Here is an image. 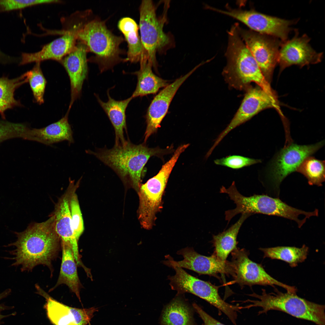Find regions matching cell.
<instances>
[{
	"label": "cell",
	"instance_id": "cell-11",
	"mask_svg": "<svg viewBox=\"0 0 325 325\" xmlns=\"http://www.w3.org/2000/svg\"><path fill=\"white\" fill-rule=\"evenodd\" d=\"M246 90L240 107L229 124L215 140L210 148L211 150L213 151L230 132L265 109L274 108L282 117L283 116L277 97L271 95L258 86H251Z\"/></svg>",
	"mask_w": 325,
	"mask_h": 325
},
{
	"label": "cell",
	"instance_id": "cell-20",
	"mask_svg": "<svg viewBox=\"0 0 325 325\" xmlns=\"http://www.w3.org/2000/svg\"><path fill=\"white\" fill-rule=\"evenodd\" d=\"M78 27L66 31L62 36L45 45L38 52L22 53L19 64L40 63L48 60L60 61L75 47Z\"/></svg>",
	"mask_w": 325,
	"mask_h": 325
},
{
	"label": "cell",
	"instance_id": "cell-4",
	"mask_svg": "<svg viewBox=\"0 0 325 325\" xmlns=\"http://www.w3.org/2000/svg\"><path fill=\"white\" fill-rule=\"evenodd\" d=\"M274 289V292L267 293L265 289H262L260 295L255 293L248 295L258 300L243 301V303L251 304L242 307V309L260 307L262 310L258 312V315L266 314L271 310L279 311L317 325H325L324 305L302 298L297 295L296 292L283 293Z\"/></svg>",
	"mask_w": 325,
	"mask_h": 325
},
{
	"label": "cell",
	"instance_id": "cell-2",
	"mask_svg": "<svg viewBox=\"0 0 325 325\" xmlns=\"http://www.w3.org/2000/svg\"><path fill=\"white\" fill-rule=\"evenodd\" d=\"M237 23L228 31V43L225 56L227 63L223 75L232 87L247 89L254 82L267 93L277 97L258 64L239 34Z\"/></svg>",
	"mask_w": 325,
	"mask_h": 325
},
{
	"label": "cell",
	"instance_id": "cell-29",
	"mask_svg": "<svg viewBox=\"0 0 325 325\" xmlns=\"http://www.w3.org/2000/svg\"><path fill=\"white\" fill-rule=\"evenodd\" d=\"M308 249L305 245L300 248L278 246L259 248L263 252L264 258L284 261L291 267H296L299 263L305 261L307 257Z\"/></svg>",
	"mask_w": 325,
	"mask_h": 325
},
{
	"label": "cell",
	"instance_id": "cell-10",
	"mask_svg": "<svg viewBox=\"0 0 325 325\" xmlns=\"http://www.w3.org/2000/svg\"><path fill=\"white\" fill-rule=\"evenodd\" d=\"M231 253V275L234 278V282L241 286L259 285H270L275 288L276 285L284 288L287 292L297 291L295 287L281 283L268 274L261 265L249 258L248 253L244 249L237 248Z\"/></svg>",
	"mask_w": 325,
	"mask_h": 325
},
{
	"label": "cell",
	"instance_id": "cell-27",
	"mask_svg": "<svg viewBox=\"0 0 325 325\" xmlns=\"http://www.w3.org/2000/svg\"><path fill=\"white\" fill-rule=\"evenodd\" d=\"M252 215L242 214L238 220L225 231L213 236L212 243L215 248L213 253L223 262H226L228 255L237 247V237L245 221Z\"/></svg>",
	"mask_w": 325,
	"mask_h": 325
},
{
	"label": "cell",
	"instance_id": "cell-35",
	"mask_svg": "<svg viewBox=\"0 0 325 325\" xmlns=\"http://www.w3.org/2000/svg\"><path fill=\"white\" fill-rule=\"evenodd\" d=\"M60 2L56 0H0V12L20 10L39 4Z\"/></svg>",
	"mask_w": 325,
	"mask_h": 325
},
{
	"label": "cell",
	"instance_id": "cell-1",
	"mask_svg": "<svg viewBox=\"0 0 325 325\" xmlns=\"http://www.w3.org/2000/svg\"><path fill=\"white\" fill-rule=\"evenodd\" d=\"M17 239L5 246L14 247L9 251L13 256L12 266L20 267L22 272L31 271L37 265H45L53 272L52 261L57 257L60 238L56 231L52 214L46 221L30 224L24 231L15 232Z\"/></svg>",
	"mask_w": 325,
	"mask_h": 325
},
{
	"label": "cell",
	"instance_id": "cell-23",
	"mask_svg": "<svg viewBox=\"0 0 325 325\" xmlns=\"http://www.w3.org/2000/svg\"><path fill=\"white\" fill-rule=\"evenodd\" d=\"M118 26L128 43V50L125 61L140 63L148 61V57L138 33V26L129 17H123L119 21Z\"/></svg>",
	"mask_w": 325,
	"mask_h": 325
},
{
	"label": "cell",
	"instance_id": "cell-26",
	"mask_svg": "<svg viewBox=\"0 0 325 325\" xmlns=\"http://www.w3.org/2000/svg\"><path fill=\"white\" fill-rule=\"evenodd\" d=\"M152 64L148 61L140 63V69L134 72L137 78L135 90L132 97L133 98L156 94L159 89L169 84L168 80L155 74L152 70Z\"/></svg>",
	"mask_w": 325,
	"mask_h": 325
},
{
	"label": "cell",
	"instance_id": "cell-37",
	"mask_svg": "<svg viewBox=\"0 0 325 325\" xmlns=\"http://www.w3.org/2000/svg\"><path fill=\"white\" fill-rule=\"evenodd\" d=\"M11 292V289H8L1 293L0 294V301L3 299L4 298L8 296L10 293ZM5 308H6L5 306L0 304V321L2 319L8 316L7 315H3L1 314L2 311L3 310L5 309Z\"/></svg>",
	"mask_w": 325,
	"mask_h": 325
},
{
	"label": "cell",
	"instance_id": "cell-36",
	"mask_svg": "<svg viewBox=\"0 0 325 325\" xmlns=\"http://www.w3.org/2000/svg\"><path fill=\"white\" fill-rule=\"evenodd\" d=\"M193 307L203 320V325H225L209 315L196 303H193Z\"/></svg>",
	"mask_w": 325,
	"mask_h": 325
},
{
	"label": "cell",
	"instance_id": "cell-8",
	"mask_svg": "<svg viewBox=\"0 0 325 325\" xmlns=\"http://www.w3.org/2000/svg\"><path fill=\"white\" fill-rule=\"evenodd\" d=\"M183 149L178 147L171 158L162 167L157 174L141 184L138 190V218L144 229H151L156 219V214L161 209L162 196L169 178Z\"/></svg>",
	"mask_w": 325,
	"mask_h": 325
},
{
	"label": "cell",
	"instance_id": "cell-22",
	"mask_svg": "<svg viewBox=\"0 0 325 325\" xmlns=\"http://www.w3.org/2000/svg\"><path fill=\"white\" fill-rule=\"evenodd\" d=\"M69 111L60 119L45 127L31 128L30 141L47 145L64 141L70 144L73 143V132L68 120Z\"/></svg>",
	"mask_w": 325,
	"mask_h": 325
},
{
	"label": "cell",
	"instance_id": "cell-12",
	"mask_svg": "<svg viewBox=\"0 0 325 325\" xmlns=\"http://www.w3.org/2000/svg\"><path fill=\"white\" fill-rule=\"evenodd\" d=\"M238 29L241 39L269 83L278 63L279 47L282 42L277 38L243 29L239 24Z\"/></svg>",
	"mask_w": 325,
	"mask_h": 325
},
{
	"label": "cell",
	"instance_id": "cell-34",
	"mask_svg": "<svg viewBox=\"0 0 325 325\" xmlns=\"http://www.w3.org/2000/svg\"><path fill=\"white\" fill-rule=\"evenodd\" d=\"M260 159L251 158L238 155L226 156L214 160L215 164L234 169H238L260 163Z\"/></svg>",
	"mask_w": 325,
	"mask_h": 325
},
{
	"label": "cell",
	"instance_id": "cell-18",
	"mask_svg": "<svg viewBox=\"0 0 325 325\" xmlns=\"http://www.w3.org/2000/svg\"><path fill=\"white\" fill-rule=\"evenodd\" d=\"M76 187L73 181H69L66 191L56 204L53 214L55 217L56 231L61 242L70 246L77 265L82 266L79 252L78 240L74 234L69 204L70 195Z\"/></svg>",
	"mask_w": 325,
	"mask_h": 325
},
{
	"label": "cell",
	"instance_id": "cell-16",
	"mask_svg": "<svg viewBox=\"0 0 325 325\" xmlns=\"http://www.w3.org/2000/svg\"><path fill=\"white\" fill-rule=\"evenodd\" d=\"M198 67L196 66L186 74L169 84L154 98L146 115L147 126L144 134L145 143L160 127V124L167 113L170 104L177 91Z\"/></svg>",
	"mask_w": 325,
	"mask_h": 325
},
{
	"label": "cell",
	"instance_id": "cell-15",
	"mask_svg": "<svg viewBox=\"0 0 325 325\" xmlns=\"http://www.w3.org/2000/svg\"><path fill=\"white\" fill-rule=\"evenodd\" d=\"M36 287L37 293L46 299L44 308L54 325H87L98 311L95 307L79 308L68 306L54 299L38 286Z\"/></svg>",
	"mask_w": 325,
	"mask_h": 325
},
{
	"label": "cell",
	"instance_id": "cell-33",
	"mask_svg": "<svg viewBox=\"0 0 325 325\" xmlns=\"http://www.w3.org/2000/svg\"><path fill=\"white\" fill-rule=\"evenodd\" d=\"M78 186L71 193L69 200V207L75 235L78 240L84 230L83 218L77 196L75 192Z\"/></svg>",
	"mask_w": 325,
	"mask_h": 325
},
{
	"label": "cell",
	"instance_id": "cell-6",
	"mask_svg": "<svg viewBox=\"0 0 325 325\" xmlns=\"http://www.w3.org/2000/svg\"><path fill=\"white\" fill-rule=\"evenodd\" d=\"M169 2H166L161 15L157 14V7L151 0L142 1L139 8L140 38L148 57V61L156 67V54L162 53L173 46L171 35L163 30L167 22Z\"/></svg>",
	"mask_w": 325,
	"mask_h": 325
},
{
	"label": "cell",
	"instance_id": "cell-13",
	"mask_svg": "<svg viewBox=\"0 0 325 325\" xmlns=\"http://www.w3.org/2000/svg\"><path fill=\"white\" fill-rule=\"evenodd\" d=\"M226 10L218 9L217 12L231 17L243 23L251 30L286 41L291 30L290 26L293 20H289L270 16L254 9L243 10L232 9Z\"/></svg>",
	"mask_w": 325,
	"mask_h": 325
},
{
	"label": "cell",
	"instance_id": "cell-19",
	"mask_svg": "<svg viewBox=\"0 0 325 325\" xmlns=\"http://www.w3.org/2000/svg\"><path fill=\"white\" fill-rule=\"evenodd\" d=\"M86 47L81 42L61 61L69 77L71 100L69 109L80 96L88 72Z\"/></svg>",
	"mask_w": 325,
	"mask_h": 325
},
{
	"label": "cell",
	"instance_id": "cell-21",
	"mask_svg": "<svg viewBox=\"0 0 325 325\" xmlns=\"http://www.w3.org/2000/svg\"><path fill=\"white\" fill-rule=\"evenodd\" d=\"M108 101H103L96 94L97 101L108 117L115 131V145H123L128 140L124 136V131H127L125 112L131 101V96L122 100L117 101L112 98L107 92Z\"/></svg>",
	"mask_w": 325,
	"mask_h": 325
},
{
	"label": "cell",
	"instance_id": "cell-24",
	"mask_svg": "<svg viewBox=\"0 0 325 325\" xmlns=\"http://www.w3.org/2000/svg\"><path fill=\"white\" fill-rule=\"evenodd\" d=\"M61 244L62 258L60 274L56 285L50 290H53L61 284H66L81 302V284L77 273V265L73 251L69 244L62 242H61Z\"/></svg>",
	"mask_w": 325,
	"mask_h": 325
},
{
	"label": "cell",
	"instance_id": "cell-14",
	"mask_svg": "<svg viewBox=\"0 0 325 325\" xmlns=\"http://www.w3.org/2000/svg\"><path fill=\"white\" fill-rule=\"evenodd\" d=\"M310 40L306 34L299 37L296 33L291 39L282 42L278 58L280 70L292 65L302 67L321 61L323 53L313 49L309 43Z\"/></svg>",
	"mask_w": 325,
	"mask_h": 325
},
{
	"label": "cell",
	"instance_id": "cell-3",
	"mask_svg": "<svg viewBox=\"0 0 325 325\" xmlns=\"http://www.w3.org/2000/svg\"><path fill=\"white\" fill-rule=\"evenodd\" d=\"M172 150L171 147L165 149L149 148L144 144H135L128 140L125 144L114 145L110 149L104 148L94 151L87 150L86 152L95 156L138 190L143 170L150 158L153 156H162L171 153Z\"/></svg>",
	"mask_w": 325,
	"mask_h": 325
},
{
	"label": "cell",
	"instance_id": "cell-31",
	"mask_svg": "<svg viewBox=\"0 0 325 325\" xmlns=\"http://www.w3.org/2000/svg\"><path fill=\"white\" fill-rule=\"evenodd\" d=\"M30 128L24 123L0 120V144L5 140L15 138L27 140Z\"/></svg>",
	"mask_w": 325,
	"mask_h": 325
},
{
	"label": "cell",
	"instance_id": "cell-28",
	"mask_svg": "<svg viewBox=\"0 0 325 325\" xmlns=\"http://www.w3.org/2000/svg\"><path fill=\"white\" fill-rule=\"evenodd\" d=\"M29 71L13 79L6 77L0 78V114L5 119V111L9 109L21 106L19 101L14 97L16 90L23 84L28 82Z\"/></svg>",
	"mask_w": 325,
	"mask_h": 325
},
{
	"label": "cell",
	"instance_id": "cell-32",
	"mask_svg": "<svg viewBox=\"0 0 325 325\" xmlns=\"http://www.w3.org/2000/svg\"><path fill=\"white\" fill-rule=\"evenodd\" d=\"M28 82L36 101L41 104L44 102V96L46 84V80L40 66L37 63L33 69L29 71Z\"/></svg>",
	"mask_w": 325,
	"mask_h": 325
},
{
	"label": "cell",
	"instance_id": "cell-30",
	"mask_svg": "<svg viewBox=\"0 0 325 325\" xmlns=\"http://www.w3.org/2000/svg\"><path fill=\"white\" fill-rule=\"evenodd\" d=\"M296 171L304 176L310 185L321 186L325 181V161L309 156L304 160Z\"/></svg>",
	"mask_w": 325,
	"mask_h": 325
},
{
	"label": "cell",
	"instance_id": "cell-17",
	"mask_svg": "<svg viewBox=\"0 0 325 325\" xmlns=\"http://www.w3.org/2000/svg\"><path fill=\"white\" fill-rule=\"evenodd\" d=\"M177 254L183 256V260L176 261L170 256L172 262L182 268L193 271L200 275L217 276L218 274L231 275L230 262H223L213 254L207 256L195 251L193 248L187 247L178 250Z\"/></svg>",
	"mask_w": 325,
	"mask_h": 325
},
{
	"label": "cell",
	"instance_id": "cell-7",
	"mask_svg": "<svg viewBox=\"0 0 325 325\" xmlns=\"http://www.w3.org/2000/svg\"><path fill=\"white\" fill-rule=\"evenodd\" d=\"M167 260L162 263L172 268L175 274L169 276L168 279L172 289L177 292V295L188 292L192 293L207 302L224 313L231 321L237 317L239 307L226 302L220 297L218 292L219 287L210 282L198 279L189 274L183 269L174 264L170 256L165 257Z\"/></svg>",
	"mask_w": 325,
	"mask_h": 325
},
{
	"label": "cell",
	"instance_id": "cell-9",
	"mask_svg": "<svg viewBox=\"0 0 325 325\" xmlns=\"http://www.w3.org/2000/svg\"><path fill=\"white\" fill-rule=\"evenodd\" d=\"M324 144L323 141L308 145L292 143L278 152L270 165L268 175L272 187L278 194L279 186L283 180L296 171L304 160L316 152Z\"/></svg>",
	"mask_w": 325,
	"mask_h": 325
},
{
	"label": "cell",
	"instance_id": "cell-38",
	"mask_svg": "<svg viewBox=\"0 0 325 325\" xmlns=\"http://www.w3.org/2000/svg\"><path fill=\"white\" fill-rule=\"evenodd\" d=\"M11 59V57L5 54L0 50V62L5 63L10 61Z\"/></svg>",
	"mask_w": 325,
	"mask_h": 325
},
{
	"label": "cell",
	"instance_id": "cell-25",
	"mask_svg": "<svg viewBox=\"0 0 325 325\" xmlns=\"http://www.w3.org/2000/svg\"><path fill=\"white\" fill-rule=\"evenodd\" d=\"M177 295L164 308L161 325H195L192 309L180 294Z\"/></svg>",
	"mask_w": 325,
	"mask_h": 325
},
{
	"label": "cell",
	"instance_id": "cell-5",
	"mask_svg": "<svg viewBox=\"0 0 325 325\" xmlns=\"http://www.w3.org/2000/svg\"><path fill=\"white\" fill-rule=\"evenodd\" d=\"M76 36L88 51L95 54L93 61L98 65L101 73L125 62V59L119 56L121 52L119 46L123 39L113 34L104 21L94 19L80 25L77 29Z\"/></svg>",
	"mask_w": 325,
	"mask_h": 325
}]
</instances>
